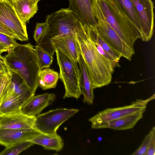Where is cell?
Wrapping results in <instances>:
<instances>
[{
	"instance_id": "8d00e7d4",
	"label": "cell",
	"mask_w": 155,
	"mask_h": 155,
	"mask_svg": "<svg viewBox=\"0 0 155 155\" xmlns=\"http://www.w3.org/2000/svg\"><path fill=\"white\" fill-rule=\"evenodd\" d=\"M2 117H0V121L2 119Z\"/></svg>"
},
{
	"instance_id": "5b68a950",
	"label": "cell",
	"mask_w": 155,
	"mask_h": 155,
	"mask_svg": "<svg viewBox=\"0 0 155 155\" xmlns=\"http://www.w3.org/2000/svg\"><path fill=\"white\" fill-rule=\"evenodd\" d=\"M55 52L59 68V78L65 89L63 98L73 97L78 99L81 94L80 84V70L78 62L59 50H56Z\"/></svg>"
},
{
	"instance_id": "e575fe53",
	"label": "cell",
	"mask_w": 155,
	"mask_h": 155,
	"mask_svg": "<svg viewBox=\"0 0 155 155\" xmlns=\"http://www.w3.org/2000/svg\"><path fill=\"white\" fill-rule=\"evenodd\" d=\"M0 62L5 64L4 57L2 56L1 54H0Z\"/></svg>"
},
{
	"instance_id": "74e56055",
	"label": "cell",
	"mask_w": 155,
	"mask_h": 155,
	"mask_svg": "<svg viewBox=\"0 0 155 155\" xmlns=\"http://www.w3.org/2000/svg\"></svg>"
},
{
	"instance_id": "603a6c76",
	"label": "cell",
	"mask_w": 155,
	"mask_h": 155,
	"mask_svg": "<svg viewBox=\"0 0 155 155\" xmlns=\"http://www.w3.org/2000/svg\"><path fill=\"white\" fill-rule=\"evenodd\" d=\"M59 78L58 73L50 67L44 68L39 74L38 85L44 90L54 88Z\"/></svg>"
},
{
	"instance_id": "836d02e7",
	"label": "cell",
	"mask_w": 155,
	"mask_h": 155,
	"mask_svg": "<svg viewBox=\"0 0 155 155\" xmlns=\"http://www.w3.org/2000/svg\"><path fill=\"white\" fill-rule=\"evenodd\" d=\"M8 71L6 66L5 64L0 62V72Z\"/></svg>"
},
{
	"instance_id": "1f68e13d",
	"label": "cell",
	"mask_w": 155,
	"mask_h": 155,
	"mask_svg": "<svg viewBox=\"0 0 155 155\" xmlns=\"http://www.w3.org/2000/svg\"><path fill=\"white\" fill-rule=\"evenodd\" d=\"M8 70L7 71H3L0 72V87L1 86L4 78L8 73Z\"/></svg>"
},
{
	"instance_id": "4fadbf2b",
	"label": "cell",
	"mask_w": 155,
	"mask_h": 155,
	"mask_svg": "<svg viewBox=\"0 0 155 155\" xmlns=\"http://www.w3.org/2000/svg\"><path fill=\"white\" fill-rule=\"evenodd\" d=\"M51 42L54 51L59 50L72 60L78 62L80 53L76 34L55 38L51 40Z\"/></svg>"
},
{
	"instance_id": "52a82bcc",
	"label": "cell",
	"mask_w": 155,
	"mask_h": 155,
	"mask_svg": "<svg viewBox=\"0 0 155 155\" xmlns=\"http://www.w3.org/2000/svg\"><path fill=\"white\" fill-rule=\"evenodd\" d=\"M79 111L63 108L50 110L36 117L33 128L45 134H57V131L61 125Z\"/></svg>"
},
{
	"instance_id": "7a4b0ae2",
	"label": "cell",
	"mask_w": 155,
	"mask_h": 155,
	"mask_svg": "<svg viewBox=\"0 0 155 155\" xmlns=\"http://www.w3.org/2000/svg\"><path fill=\"white\" fill-rule=\"evenodd\" d=\"M4 56L8 69L19 75L35 93L41 71L35 49L30 43L18 44Z\"/></svg>"
},
{
	"instance_id": "ac0fdd59",
	"label": "cell",
	"mask_w": 155,
	"mask_h": 155,
	"mask_svg": "<svg viewBox=\"0 0 155 155\" xmlns=\"http://www.w3.org/2000/svg\"><path fill=\"white\" fill-rule=\"evenodd\" d=\"M145 111H140L108 122L101 125L99 129L108 128L119 130L132 129L142 118Z\"/></svg>"
},
{
	"instance_id": "7402d4cb",
	"label": "cell",
	"mask_w": 155,
	"mask_h": 155,
	"mask_svg": "<svg viewBox=\"0 0 155 155\" xmlns=\"http://www.w3.org/2000/svg\"><path fill=\"white\" fill-rule=\"evenodd\" d=\"M23 105L20 100L12 96L7 97L0 101V116L12 115L21 112Z\"/></svg>"
},
{
	"instance_id": "8fae6325",
	"label": "cell",
	"mask_w": 155,
	"mask_h": 155,
	"mask_svg": "<svg viewBox=\"0 0 155 155\" xmlns=\"http://www.w3.org/2000/svg\"><path fill=\"white\" fill-rule=\"evenodd\" d=\"M71 10L85 28L94 27L98 21L97 0H69Z\"/></svg>"
},
{
	"instance_id": "6da1fadb",
	"label": "cell",
	"mask_w": 155,
	"mask_h": 155,
	"mask_svg": "<svg viewBox=\"0 0 155 155\" xmlns=\"http://www.w3.org/2000/svg\"><path fill=\"white\" fill-rule=\"evenodd\" d=\"M76 35L80 55L86 66L94 88L108 85L111 81L115 68L97 51L83 25L78 29Z\"/></svg>"
},
{
	"instance_id": "ba28073f",
	"label": "cell",
	"mask_w": 155,
	"mask_h": 155,
	"mask_svg": "<svg viewBox=\"0 0 155 155\" xmlns=\"http://www.w3.org/2000/svg\"><path fill=\"white\" fill-rule=\"evenodd\" d=\"M155 98V94L145 100L138 99L130 105L123 107L109 108L99 112L90 118L91 127L99 129L102 125L126 116L140 111L145 110L148 103Z\"/></svg>"
},
{
	"instance_id": "4dcf8cb0",
	"label": "cell",
	"mask_w": 155,
	"mask_h": 155,
	"mask_svg": "<svg viewBox=\"0 0 155 155\" xmlns=\"http://www.w3.org/2000/svg\"><path fill=\"white\" fill-rule=\"evenodd\" d=\"M0 32L5 34L15 39L21 41V39L15 34H14L8 29L0 24Z\"/></svg>"
},
{
	"instance_id": "d6a6232c",
	"label": "cell",
	"mask_w": 155,
	"mask_h": 155,
	"mask_svg": "<svg viewBox=\"0 0 155 155\" xmlns=\"http://www.w3.org/2000/svg\"><path fill=\"white\" fill-rule=\"evenodd\" d=\"M8 48L0 43V54L4 52H8Z\"/></svg>"
},
{
	"instance_id": "ffe728a7",
	"label": "cell",
	"mask_w": 155,
	"mask_h": 155,
	"mask_svg": "<svg viewBox=\"0 0 155 155\" xmlns=\"http://www.w3.org/2000/svg\"><path fill=\"white\" fill-rule=\"evenodd\" d=\"M124 15L132 22L141 34L139 20L131 0H106ZM142 39V38H141Z\"/></svg>"
},
{
	"instance_id": "9a60e30c",
	"label": "cell",
	"mask_w": 155,
	"mask_h": 155,
	"mask_svg": "<svg viewBox=\"0 0 155 155\" xmlns=\"http://www.w3.org/2000/svg\"><path fill=\"white\" fill-rule=\"evenodd\" d=\"M55 99V95L53 93H45L34 96L22 106L21 113L30 116L39 115Z\"/></svg>"
},
{
	"instance_id": "277c9868",
	"label": "cell",
	"mask_w": 155,
	"mask_h": 155,
	"mask_svg": "<svg viewBox=\"0 0 155 155\" xmlns=\"http://www.w3.org/2000/svg\"><path fill=\"white\" fill-rule=\"evenodd\" d=\"M102 14L107 21L120 38L134 48L137 40L141 39V33L124 15L106 0H97Z\"/></svg>"
},
{
	"instance_id": "cb8c5ba5",
	"label": "cell",
	"mask_w": 155,
	"mask_h": 155,
	"mask_svg": "<svg viewBox=\"0 0 155 155\" xmlns=\"http://www.w3.org/2000/svg\"><path fill=\"white\" fill-rule=\"evenodd\" d=\"M85 28L87 35L91 41L100 45L117 63H119L122 57L120 54L111 48L99 36L93 27L89 26Z\"/></svg>"
},
{
	"instance_id": "d6986e66",
	"label": "cell",
	"mask_w": 155,
	"mask_h": 155,
	"mask_svg": "<svg viewBox=\"0 0 155 155\" xmlns=\"http://www.w3.org/2000/svg\"><path fill=\"white\" fill-rule=\"evenodd\" d=\"M38 2L37 0H18L11 3L20 20L26 24L37 12Z\"/></svg>"
},
{
	"instance_id": "e0dca14e",
	"label": "cell",
	"mask_w": 155,
	"mask_h": 155,
	"mask_svg": "<svg viewBox=\"0 0 155 155\" xmlns=\"http://www.w3.org/2000/svg\"><path fill=\"white\" fill-rule=\"evenodd\" d=\"M78 62L80 70V84L81 94L84 97V101L92 104L94 97V88L86 66L81 55Z\"/></svg>"
},
{
	"instance_id": "44dd1931",
	"label": "cell",
	"mask_w": 155,
	"mask_h": 155,
	"mask_svg": "<svg viewBox=\"0 0 155 155\" xmlns=\"http://www.w3.org/2000/svg\"><path fill=\"white\" fill-rule=\"evenodd\" d=\"M34 144L42 146L46 150H61L64 143L61 137L58 134L49 135L41 133L32 139L30 141Z\"/></svg>"
},
{
	"instance_id": "484cf974",
	"label": "cell",
	"mask_w": 155,
	"mask_h": 155,
	"mask_svg": "<svg viewBox=\"0 0 155 155\" xmlns=\"http://www.w3.org/2000/svg\"><path fill=\"white\" fill-rule=\"evenodd\" d=\"M35 50L41 71L50 67L53 61V56L49 54L37 45Z\"/></svg>"
},
{
	"instance_id": "7c38bea8",
	"label": "cell",
	"mask_w": 155,
	"mask_h": 155,
	"mask_svg": "<svg viewBox=\"0 0 155 155\" xmlns=\"http://www.w3.org/2000/svg\"><path fill=\"white\" fill-rule=\"evenodd\" d=\"M140 24L141 40L147 42L152 38L154 25V6L151 0H131Z\"/></svg>"
},
{
	"instance_id": "4316f807",
	"label": "cell",
	"mask_w": 155,
	"mask_h": 155,
	"mask_svg": "<svg viewBox=\"0 0 155 155\" xmlns=\"http://www.w3.org/2000/svg\"><path fill=\"white\" fill-rule=\"evenodd\" d=\"M153 127L149 133L145 136L139 147L132 155H145L148 149L153 132Z\"/></svg>"
},
{
	"instance_id": "9c48e42d",
	"label": "cell",
	"mask_w": 155,
	"mask_h": 155,
	"mask_svg": "<svg viewBox=\"0 0 155 155\" xmlns=\"http://www.w3.org/2000/svg\"><path fill=\"white\" fill-rule=\"evenodd\" d=\"M8 70L0 87V101L12 96L18 98L23 105L34 96L35 93L19 75Z\"/></svg>"
},
{
	"instance_id": "f546056e",
	"label": "cell",
	"mask_w": 155,
	"mask_h": 155,
	"mask_svg": "<svg viewBox=\"0 0 155 155\" xmlns=\"http://www.w3.org/2000/svg\"><path fill=\"white\" fill-rule=\"evenodd\" d=\"M155 154V127H153V130L147 150L145 155Z\"/></svg>"
},
{
	"instance_id": "d4e9b609",
	"label": "cell",
	"mask_w": 155,
	"mask_h": 155,
	"mask_svg": "<svg viewBox=\"0 0 155 155\" xmlns=\"http://www.w3.org/2000/svg\"><path fill=\"white\" fill-rule=\"evenodd\" d=\"M34 144L30 141L18 142L5 147L0 155H17Z\"/></svg>"
},
{
	"instance_id": "5bb4252c",
	"label": "cell",
	"mask_w": 155,
	"mask_h": 155,
	"mask_svg": "<svg viewBox=\"0 0 155 155\" xmlns=\"http://www.w3.org/2000/svg\"><path fill=\"white\" fill-rule=\"evenodd\" d=\"M41 134L34 128L25 129L0 128V144L6 147L19 142L30 141L33 138Z\"/></svg>"
},
{
	"instance_id": "d590c367",
	"label": "cell",
	"mask_w": 155,
	"mask_h": 155,
	"mask_svg": "<svg viewBox=\"0 0 155 155\" xmlns=\"http://www.w3.org/2000/svg\"><path fill=\"white\" fill-rule=\"evenodd\" d=\"M8 1L9 2H10V3H11L12 2L14 1H15V0H6ZM38 1H40V0H37Z\"/></svg>"
},
{
	"instance_id": "8992f818",
	"label": "cell",
	"mask_w": 155,
	"mask_h": 155,
	"mask_svg": "<svg viewBox=\"0 0 155 155\" xmlns=\"http://www.w3.org/2000/svg\"><path fill=\"white\" fill-rule=\"evenodd\" d=\"M98 21L93 27L99 36L122 57L131 61L135 53L134 48L127 45L119 36L104 17L98 5Z\"/></svg>"
},
{
	"instance_id": "30bf717a",
	"label": "cell",
	"mask_w": 155,
	"mask_h": 155,
	"mask_svg": "<svg viewBox=\"0 0 155 155\" xmlns=\"http://www.w3.org/2000/svg\"><path fill=\"white\" fill-rule=\"evenodd\" d=\"M0 24L19 37L21 41L28 40L26 24L20 20L11 3L0 1Z\"/></svg>"
},
{
	"instance_id": "f1b7e54d",
	"label": "cell",
	"mask_w": 155,
	"mask_h": 155,
	"mask_svg": "<svg viewBox=\"0 0 155 155\" xmlns=\"http://www.w3.org/2000/svg\"><path fill=\"white\" fill-rule=\"evenodd\" d=\"M0 43L8 48L9 51L18 44L14 38L0 32Z\"/></svg>"
},
{
	"instance_id": "3957f363",
	"label": "cell",
	"mask_w": 155,
	"mask_h": 155,
	"mask_svg": "<svg viewBox=\"0 0 155 155\" xmlns=\"http://www.w3.org/2000/svg\"><path fill=\"white\" fill-rule=\"evenodd\" d=\"M45 22L46 29L37 45L53 56L55 51L51 42V40L55 38L75 35L78 28L83 24L68 8H61L47 15Z\"/></svg>"
},
{
	"instance_id": "83f0119b",
	"label": "cell",
	"mask_w": 155,
	"mask_h": 155,
	"mask_svg": "<svg viewBox=\"0 0 155 155\" xmlns=\"http://www.w3.org/2000/svg\"><path fill=\"white\" fill-rule=\"evenodd\" d=\"M47 24L44 23H38L36 24L34 31L33 38L36 42L38 44L44 35L46 28Z\"/></svg>"
},
{
	"instance_id": "2e32d148",
	"label": "cell",
	"mask_w": 155,
	"mask_h": 155,
	"mask_svg": "<svg viewBox=\"0 0 155 155\" xmlns=\"http://www.w3.org/2000/svg\"><path fill=\"white\" fill-rule=\"evenodd\" d=\"M36 116L28 115L21 112L3 117L0 121V128L25 129L33 128Z\"/></svg>"
}]
</instances>
